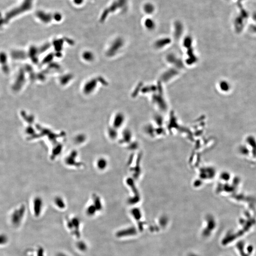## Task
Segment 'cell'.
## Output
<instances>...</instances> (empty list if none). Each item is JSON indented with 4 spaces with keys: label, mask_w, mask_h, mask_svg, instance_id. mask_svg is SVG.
<instances>
[{
    "label": "cell",
    "mask_w": 256,
    "mask_h": 256,
    "mask_svg": "<svg viewBox=\"0 0 256 256\" xmlns=\"http://www.w3.org/2000/svg\"><path fill=\"white\" fill-rule=\"evenodd\" d=\"M126 0H116L113 1V3L110 5V7H108L103 11L102 15L101 16V19L104 20L106 17L110 13L115 12L117 9L123 8L124 6H126Z\"/></svg>",
    "instance_id": "obj_1"
},
{
    "label": "cell",
    "mask_w": 256,
    "mask_h": 256,
    "mask_svg": "<svg viewBox=\"0 0 256 256\" xmlns=\"http://www.w3.org/2000/svg\"><path fill=\"white\" fill-rule=\"evenodd\" d=\"M108 162L104 157H100L98 158L96 161V167L98 170L104 171L107 168Z\"/></svg>",
    "instance_id": "obj_2"
},
{
    "label": "cell",
    "mask_w": 256,
    "mask_h": 256,
    "mask_svg": "<svg viewBox=\"0 0 256 256\" xmlns=\"http://www.w3.org/2000/svg\"><path fill=\"white\" fill-rule=\"evenodd\" d=\"M136 230L133 228H129L124 229V230L120 231L117 232L116 236L119 238L128 236L133 235L136 234Z\"/></svg>",
    "instance_id": "obj_3"
},
{
    "label": "cell",
    "mask_w": 256,
    "mask_h": 256,
    "mask_svg": "<svg viewBox=\"0 0 256 256\" xmlns=\"http://www.w3.org/2000/svg\"><path fill=\"white\" fill-rule=\"evenodd\" d=\"M93 204L94 205L97 211L102 210L103 208V204L101 198L98 195L94 194L93 195Z\"/></svg>",
    "instance_id": "obj_4"
},
{
    "label": "cell",
    "mask_w": 256,
    "mask_h": 256,
    "mask_svg": "<svg viewBox=\"0 0 256 256\" xmlns=\"http://www.w3.org/2000/svg\"><path fill=\"white\" fill-rule=\"evenodd\" d=\"M124 118L121 115H116L113 121V128L116 129H118L120 128L124 123Z\"/></svg>",
    "instance_id": "obj_5"
},
{
    "label": "cell",
    "mask_w": 256,
    "mask_h": 256,
    "mask_svg": "<svg viewBox=\"0 0 256 256\" xmlns=\"http://www.w3.org/2000/svg\"><path fill=\"white\" fill-rule=\"evenodd\" d=\"M37 16L39 17L40 19L44 20L45 22H49L52 19L51 14L48 13H45L44 11H39L37 12Z\"/></svg>",
    "instance_id": "obj_6"
},
{
    "label": "cell",
    "mask_w": 256,
    "mask_h": 256,
    "mask_svg": "<svg viewBox=\"0 0 256 256\" xmlns=\"http://www.w3.org/2000/svg\"><path fill=\"white\" fill-rule=\"evenodd\" d=\"M55 204H56V206L61 209H63L66 207V204L65 201L62 197L60 196L56 197L55 199Z\"/></svg>",
    "instance_id": "obj_7"
},
{
    "label": "cell",
    "mask_w": 256,
    "mask_h": 256,
    "mask_svg": "<svg viewBox=\"0 0 256 256\" xmlns=\"http://www.w3.org/2000/svg\"><path fill=\"white\" fill-rule=\"evenodd\" d=\"M97 212V208L93 204L89 205L86 208V214L90 216H92L93 215H94Z\"/></svg>",
    "instance_id": "obj_8"
},
{
    "label": "cell",
    "mask_w": 256,
    "mask_h": 256,
    "mask_svg": "<svg viewBox=\"0 0 256 256\" xmlns=\"http://www.w3.org/2000/svg\"><path fill=\"white\" fill-rule=\"evenodd\" d=\"M116 129L115 128L112 127V129H110L108 130V134L109 136V138L112 139V140H115L116 139L117 137H118V133H117Z\"/></svg>",
    "instance_id": "obj_9"
},
{
    "label": "cell",
    "mask_w": 256,
    "mask_h": 256,
    "mask_svg": "<svg viewBox=\"0 0 256 256\" xmlns=\"http://www.w3.org/2000/svg\"><path fill=\"white\" fill-rule=\"evenodd\" d=\"M130 138V136L129 133L127 130H125L124 132H123V135H122L121 142H123V143H127L129 141Z\"/></svg>",
    "instance_id": "obj_10"
},
{
    "label": "cell",
    "mask_w": 256,
    "mask_h": 256,
    "mask_svg": "<svg viewBox=\"0 0 256 256\" xmlns=\"http://www.w3.org/2000/svg\"><path fill=\"white\" fill-rule=\"evenodd\" d=\"M54 19L57 21H59L61 20L62 18V15L61 14L59 13H56L54 14V15L53 16Z\"/></svg>",
    "instance_id": "obj_11"
},
{
    "label": "cell",
    "mask_w": 256,
    "mask_h": 256,
    "mask_svg": "<svg viewBox=\"0 0 256 256\" xmlns=\"http://www.w3.org/2000/svg\"><path fill=\"white\" fill-rule=\"evenodd\" d=\"M77 247L81 251H85L86 249V245L84 243H79L77 244Z\"/></svg>",
    "instance_id": "obj_12"
},
{
    "label": "cell",
    "mask_w": 256,
    "mask_h": 256,
    "mask_svg": "<svg viewBox=\"0 0 256 256\" xmlns=\"http://www.w3.org/2000/svg\"><path fill=\"white\" fill-rule=\"evenodd\" d=\"M7 237L3 235H0V244H4L7 242Z\"/></svg>",
    "instance_id": "obj_13"
},
{
    "label": "cell",
    "mask_w": 256,
    "mask_h": 256,
    "mask_svg": "<svg viewBox=\"0 0 256 256\" xmlns=\"http://www.w3.org/2000/svg\"><path fill=\"white\" fill-rule=\"evenodd\" d=\"M84 0H73L74 4L76 5H80L83 4Z\"/></svg>",
    "instance_id": "obj_14"
},
{
    "label": "cell",
    "mask_w": 256,
    "mask_h": 256,
    "mask_svg": "<svg viewBox=\"0 0 256 256\" xmlns=\"http://www.w3.org/2000/svg\"><path fill=\"white\" fill-rule=\"evenodd\" d=\"M59 256H67L66 255H64V254H61Z\"/></svg>",
    "instance_id": "obj_15"
}]
</instances>
